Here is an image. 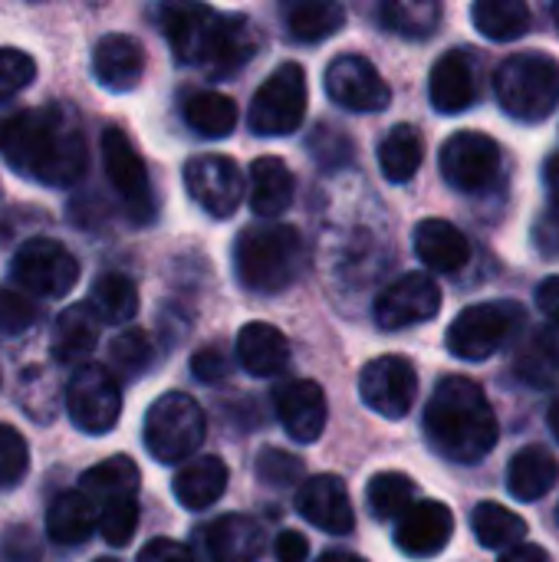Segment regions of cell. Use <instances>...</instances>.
<instances>
[{
    "label": "cell",
    "mask_w": 559,
    "mask_h": 562,
    "mask_svg": "<svg viewBox=\"0 0 559 562\" xmlns=\"http://www.w3.org/2000/svg\"><path fill=\"white\" fill-rule=\"evenodd\" d=\"M254 471H257V477H260L264 484L280 487V491H290V487H297V484L303 481V471H306V468H303V461H300L297 454H290V451H283V448H267V451L257 454Z\"/></svg>",
    "instance_id": "60d3db41"
},
{
    "label": "cell",
    "mask_w": 559,
    "mask_h": 562,
    "mask_svg": "<svg viewBox=\"0 0 559 562\" xmlns=\"http://www.w3.org/2000/svg\"><path fill=\"white\" fill-rule=\"evenodd\" d=\"M471 20L478 33H484L488 40L507 43V40H521L530 30L534 13L524 0H478L471 7Z\"/></svg>",
    "instance_id": "d6a6232c"
},
{
    "label": "cell",
    "mask_w": 559,
    "mask_h": 562,
    "mask_svg": "<svg viewBox=\"0 0 559 562\" xmlns=\"http://www.w3.org/2000/svg\"><path fill=\"white\" fill-rule=\"evenodd\" d=\"M96 562H119V560H112V557H102V560H96Z\"/></svg>",
    "instance_id": "91938a15"
},
{
    "label": "cell",
    "mask_w": 559,
    "mask_h": 562,
    "mask_svg": "<svg viewBox=\"0 0 559 562\" xmlns=\"http://www.w3.org/2000/svg\"><path fill=\"white\" fill-rule=\"evenodd\" d=\"M297 514L306 524H313V527H320V530H326L333 537H346L356 527L349 491L336 474L306 477L300 484V491H297Z\"/></svg>",
    "instance_id": "ac0fdd59"
},
{
    "label": "cell",
    "mask_w": 559,
    "mask_h": 562,
    "mask_svg": "<svg viewBox=\"0 0 559 562\" xmlns=\"http://www.w3.org/2000/svg\"><path fill=\"white\" fill-rule=\"evenodd\" d=\"M366 501H369V514L376 520H402L418 504V487L412 477H405L399 471H382L369 481Z\"/></svg>",
    "instance_id": "f35d334b"
},
{
    "label": "cell",
    "mask_w": 559,
    "mask_h": 562,
    "mask_svg": "<svg viewBox=\"0 0 559 562\" xmlns=\"http://www.w3.org/2000/svg\"><path fill=\"white\" fill-rule=\"evenodd\" d=\"M554 20H557V26H559V3L554 7Z\"/></svg>",
    "instance_id": "680465c9"
},
{
    "label": "cell",
    "mask_w": 559,
    "mask_h": 562,
    "mask_svg": "<svg viewBox=\"0 0 559 562\" xmlns=\"http://www.w3.org/2000/svg\"><path fill=\"white\" fill-rule=\"evenodd\" d=\"M0 155L16 175L49 188H69L89 168L82 125L66 105L0 112Z\"/></svg>",
    "instance_id": "6da1fadb"
},
{
    "label": "cell",
    "mask_w": 559,
    "mask_h": 562,
    "mask_svg": "<svg viewBox=\"0 0 559 562\" xmlns=\"http://www.w3.org/2000/svg\"><path fill=\"white\" fill-rule=\"evenodd\" d=\"M237 359L254 379H273L290 366V342L270 323H247L237 333Z\"/></svg>",
    "instance_id": "d4e9b609"
},
{
    "label": "cell",
    "mask_w": 559,
    "mask_h": 562,
    "mask_svg": "<svg viewBox=\"0 0 559 562\" xmlns=\"http://www.w3.org/2000/svg\"><path fill=\"white\" fill-rule=\"evenodd\" d=\"M306 102H310V89H306L303 66L300 63H283V66H277L270 72V79L250 99L247 128L254 135H267V138L290 135V132H297L303 125Z\"/></svg>",
    "instance_id": "ba28073f"
},
{
    "label": "cell",
    "mask_w": 559,
    "mask_h": 562,
    "mask_svg": "<svg viewBox=\"0 0 559 562\" xmlns=\"http://www.w3.org/2000/svg\"><path fill=\"white\" fill-rule=\"evenodd\" d=\"M102 165H105L109 184L122 198L128 217L135 224H152L155 211H158V201H155V188H152L148 168H145L142 155L135 151L132 138L122 128H115V125H109L102 132Z\"/></svg>",
    "instance_id": "30bf717a"
},
{
    "label": "cell",
    "mask_w": 559,
    "mask_h": 562,
    "mask_svg": "<svg viewBox=\"0 0 559 562\" xmlns=\"http://www.w3.org/2000/svg\"><path fill=\"white\" fill-rule=\"evenodd\" d=\"M102 319L89 303H72L63 310L53 323V359L63 366H86V359L96 352Z\"/></svg>",
    "instance_id": "cb8c5ba5"
},
{
    "label": "cell",
    "mask_w": 559,
    "mask_h": 562,
    "mask_svg": "<svg viewBox=\"0 0 559 562\" xmlns=\"http://www.w3.org/2000/svg\"><path fill=\"white\" fill-rule=\"evenodd\" d=\"M86 303L96 310V316L102 323L122 326V323H132L135 313H138V290L125 273H102L92 283V293H89Z\"/></svg>",
    "instance_id": "74e56055"
},
{
    "label": "cell",
    "mask_w": 559,
    "mask_h": 562,
    "mask_svg": "<svg viewBox=\"0 0 559 562\" xmlns=\"http://www.w3.org/2000/svg\"><path fill=\"white\" fill-rule=\"evenodd\" d=\"M501 161H504L501 145L484 132L465 128L441 145V175L451 188L465 194L488 191L501 175Z\"/></svg>",
    "instance_id": "7c38bea8"
},
{
    "label": "cell",
    "mask_w": 559,
    "mask_h": 562,
    "mask_svg": "<svg viewBox=\"0 0 559 562\" xmlns=\"http://www.w3.org/2000/svg\"><path fill=\"white\" fill-rule=\"evenodd\" d=\"M297 194V178L283 158L264 155L250 165V207L257 217H280Z\"/></svg>",
    "instance_id": "83f0119b"
},
{
    "label": "cell",
    "mask_w": 559,
    "mask_h": 562,
    "mask_svg": "<svg viewBox=\"0 0 559 562\" xmlns=\"http://www.w3.org/2000/svg\"><path fill=\"white\" fill-rule=\"evenodd\" d=\"M99 527V514L82 491H59L46 507V533L59 547H82Z\"/></svg>",
    "instance_id": "f1b7e54d"
},
{
    "label": "cell",
    "mask_w": 559,
    "mask_h": 562,
    "mask_svg": "<svg viewBox=\"0 0 559 562\" xmlns=\"http://www.w3.org/2000/svg\"><path fill=\"white\" fill-rule=\"evenodd\" d=\"M310 151L316 155V161H320V165L333 168V165L349 161V155H353V142H349V138H343L333 125H320V128L313 132V138H310Z\"/></svg>",
    "instance_id": "bcb514c9"
},
{
    "label": "cell",
    "mask_w": 559,
    "mask_h": 562,
    "mask_svg": "<svg viewBox=\"0 0 559 562\" xmlns=\"http://www.w3.org/2000/svg\"><path fill=\"white\" fill-rule=\"evenodd\" d=\"M422 158H425V145L415 125H395L379 145V168L395 184L412 181L422 168Z\"/></svg>",
    "instance_id": "e575fe53"
},
{
    "label": "cell",
    "mask_w": 559,
    "mask_h": 562,
    "mask_svg": "<svg viewBox=\"0 0 559 562\" xmlns=\"http://www.w3.org/2000/svg\"><path fill=\"white\" fill-rule=\"evenodd\" d=\"M3 560L7 562H40V540L26 527H10L3 533Z\"/></svg>",
    "instance_id": "7dc6e473"
},
{
    "label": "cell",
    "mask_w": 559,
    "mask_h": 562,
    "mask_svg": "<svg viewBox=\"0 0 559 562\" xmlns=\"http://www.w3.org/2000/svg\"><path fill=\"white\" fill-rule=\"evenodd\" d=\"M138 484H142V477H138L135 461L125 458V454H115V458H105V461H99L96 468H89V471L82 474L79 491L89 497V504H92L96 514H99V510L109 507V504L135 501Z\"/></svg>",
    "instance_id": "f546056e"
},
{
    "label": "cell",
    "mask_w": 559,
    "mask_h": 562,
    "mask_svg": "<svg viewBox=\"0 0 559 562\" xmlns=\"http://www.w3.org/2000/svg\"><path fill=\"white\" fill-rule=\"evenodd\" d=\"M66 412L79 431L109 435L122 415V389L112 369L96 366V362L72 369L66 382Z\"/></svg>",
    "instance_id": "9c48e42d"
},
{
    "label": "cell",
    "mask_w": 559,
    "mask_h": 562,
    "mask_svg": "<svg viewBox=\"0 0 559 562\" xmlns=\"http://www.w3.org/2000/svg\"><path fill=\"white\" fill-rule=\"evenodd\" d=\"M497 562H550V553L537 543H521V547L507 550Z\"/></svg>",
    "instance_id": "db71d44e"
},
{
    "label": "cell",
    "mask_w": 559,
    "mask_h": 562,
    "mask_svg": "<svg viewBox=\"0 0 559 562\" xmlns=\"http://www.w3.org/2000/svg\"><path fill=\"white\" fill-rule=\"evenodd\" d=\"M161 30L181 63L201 66L214 79H227L244 69L260 36L241 13H221L204 3H168L161 7Z\"/></svg>",
    "instance_id": "7a4b0ae2"
},
{
    "label": "cell",
    "mask_w": 559,
    "mask_h": 562,
    "mask_svg": "<svg viewBox=\"0 0 559 562\" xmlns=\"http://www.w3.org/2000/svg\"><path fill=\"white\" fill-rule=\"evenodd\" d=\"M557 517H559V510H557Z\"/></svg>",
    "instance_id": "94428289"
},
{
    "label": "cell",
    "mask_w": 559,
    "mask_h": 562,
    "mask_svg": "<svg viewBox=\"0 0 559 562\" xmlns=\"http://www.w3.org/2000/svg\"><path fill=\"white\" fill-rule=\"evenodd\" d=\"M379 20L389 33L405 40H428L441 23V3L435 0H385L379 7Z\"/></svg>",
    "instance_id": "8d00e7d4"
},
{
    "label": "cell",
    "mask_w": 559,
    "mask_h": 562,
    "mask_svg": "<svg viewBox=\"0 0 559 562\" xmlns=\"http://www.w3.org/2000/svg\"><path fill=\"white\" fill-rule=\"evenodd\" d=\"M316 562H366L362 557H356V553H346V550H326L323 557Z\"/></svg>",
    "instance_id": "9f6ffc18"
},
{
    "label": "cell",
    "mask_w": 559,
    "mask_h": 562,
    "mask_svg": "<svg viewBox=\"0 0 559 562\" xmlns=\"http://www.w3.org/2000/svg\"><path fill=\"white\" fill-rule=\"evenodd\" d=\"M211 562H257L267 550L264 527L244 514H224L211 520L201 533Z\"/></svg>",
    "instance_id": "44dd1931"
},
{
    "label": "cell",
    "mask_w": 559,
    "mask_h": 562,
    "mask_svg": "<svg viewBox=\"0 0 559 562\" xmlns=\"http://www.w3.org/2000/svg\"><path fill=\"white\" fill-rule=\"evenodd\" d=\"M425 438L445 461H484L501 438V425L484 389L465 375L441 379L425 405Z\"/></svg>",
    "instance_id": "3957f363"
},
{
    "label": "cell",
    "mask_w": 559,
    "mask_h": 562,
    "mask_svg": "<svg viewBox=\"0 0 559 562\" xmlns=\"http://www.w3.org/2000/svg\"><path fill=\"white\" fill-rule=\"evenodd\" d=\"M191 372H194V379H198V382H208V385H214V382L227 379V372H231V362H227V356H224L221 349L208 346V349L194 352V359H191Z\"/></svg>",
    "instance_id": "c3c4849f"
},
{
    "label": "cell",
    "mask_w": 559,
    "mask_h": 562,
    "mask_svg": "<svg viewBox=\"0 0 559 562\" xmlns=\"http://www.w3.org/2000/svg\"><path fill=\"white\" fill-rule=\"evenodd\" d=\"M26 468H30V451L23 435L0 422V491L16 487L26 477Z\"/></svg>",
    "instance_id": "b9f144b4"
},
{
    "label": "cell",
    "mask_w": 559,
    "mask_h": 562,
    "mask_svg": "<svg viewBox=\"0 0 559 562\" xmlns=\"http://www.w3.org/2000/svg\"><path fill=\"white\" fill-rule=\"evenodd\" d=\"M534 244L544 250V254H559V207L557 204H550L544 214H540V221H537V227H534Z\"/></svg>",
    "instance_id": "f907efd6"
},
{
    "label": "cell",
    "mask_w": 559,
    "mask_h": 562,
    "mask_svg": "<svg viewBox=\"0 0 559 562\" xmlns=\"http://www.w3.org/2000/svg\"><path fill=\"white\" fill-rule=\"evenodd\" d=\"M428 99L441 115H458L478 99V66L468 49H448L428 76Z\"/></svg>",
    "instance_id": "ffe728a7"
},
{
    "label": "cell",
    "mask_w": 559,
    "mask_h": 562,
    "mask_svg": "<svg viewBox=\"0 0 559 562\" xmlns=\"http://www.w3.org/2000/svg\"><path fill=\"white\" fill-rule=\"evenodd\" d=\"M273 408L297 445H313L326 431V392L310 379H290L273 389Z\"/></svg>",
    "instance_id": "e0dca14e"
},
{
    "label": "cell",
    "mask_w": 559,
    "mask_h": 562,
    "mask_svg": "<svg viewBox=\"0 0 559 562\" xmlns=\"http://www.w3.org/2000/svg\"><path fill=\"white\" fill-rule=\"evenodd\" d=\"M283 23L293 40L300 43H320L343 30L346 7L336 0H297L283 7Z\"/></svg>",
    "instance_id": "4dcf8cb0"
},
{
    "label": "cell",
    "mask_w": 559,
    "mask_h": 562,
    "mask_svg": "<svg viewBox=\"0 0 559 562\" xmlns=\"http://www.w3.org/2000/svg\"><path fill=\"white\" fill-rule=\"evenodd\" d=\"M326 95L349 112H382L392 102V89L382 72L356 53L336 56L326 66Z\"/></svg>",
    "instance_id": "2e32d148"
},
{
    "label": "cell",
    "mask_w": 559,
    "mask_h": 562,
    "mask_svg": "<svg viewBox=\"0 0 559 562\" xmlns=\"http://www.w3.org/2000/svg\"><path fill=\"white\" fill-rule=\"evenodd\" d=\"M524 326V306L514 300H491L461 310L448 329V352L461 362H484L501 352Z\"/></svg>",
    "instance_id": "52a82bcc"
},
{
    "label": "cell",
    "mask_w": 559,
    "mask_h": 562,
    "mask_svg": "<svg viewBox=\"0 0 559 562\" xmlns=\"http://www.w3.org/2000/svg\"><path fill=\"white\" fill-rule=\"evenodd\" d=\"M306 260L303 234L287 224H250L234 244V273L250 293H283L303 277Z\"/></svg>",
    "instance_id": "277c9868"
},
{
    "label": "cell",
    "mask_w": 559,
    "mask_h": 562,
    "mask_svg": "<svg viewBox=\"0 0 559 562\" xmlns=\"http://www.w3.org/2000/svg\"><path fill=\"white\" fill-rule=\"evenodd\" d=\"M455 537V514L441 501H418L395 527V547L412 560L438 557Z\"/></svg>",
    "instance_id": "d6986e66"
},
{
    "label": "cell",
    "mask_w": 559,
    "mask_h": 562,
    "mask_svg": "<svg viewBox=\"0 0 559 562\" xmlns=\"http://www.w3.org/2000/svg\"><path fill=\"white\" fill-rule=\"evenodd\" d=\"M92 72L109 92H128L145 72V49L128 33H105L92 49Z\"/></svg>",
    "instance_id": "7402d4cb"
},
{
    "label": "cell",
    "mask_w": 559,
    "mask_h": 562,
    "mask_svg": "<svg viewBox=\"0 0 559 562\" xmlns=\"http://www.w3.org/2000/svg\"><path fill=\"white\" fill-rule=\"evenodd\" d=\"M547 422H550V431H554V438L559 441V395L550 402V412H547Z\"/></svg>",
    "instance_id": "6f0895ef"
},
{
    "label": "cell",
    "mask_w": 559,
    "mask_h": 562,
    "mask_svg": "<svg viewBox=\"0 0 559 562\" xmlns=\"http://www.w3.org/2000/svg\"><path fill=\"white\" fill-rule=\"evenodd\" d=\"M359 395L376 415L399 422L412 412L418 395V372L405 356H379L359 375Z\"/></svg>",
    "instance_id": "4fadbf2b"
},
{
    "label": "cell",
    "mask_w": 559,
    "mask_h": 562,
    "mask_svg": "<svg viewBox=\"0 0 559 562\" xmlns=\"http://www.w3.org/2000/svg\"><path fill=\"white\" fill-rule=\"evenodd\" d=\"M181 115H185L188 128H194L204 138H227L237 128L234 99H227L221 92H211V89L191 92L185 99V105H181Z\"/></svg>",
    "instance_id": "836d02e7"
},
{
    "label": "cell",
    "mask_w": 559,
    "mask_h": 562,
    "mask_svg": "<svg viewBox=\"0 0 559 562\" xmlns=\"http://www.w3.org/2000/svg\"><path fill=\"white\" fill-rule=\"evenodd\" d=\"M501 109L517 122H544L559 105V63L550 53H514L494 79Z\"/></svg>",
    "instance_id": "5b68a950"
},
{
    "label": "cell",
    "mask_w": 559,
    "mask_h": 562,
    "mask_svg": "<svg viewBox=\"0 0 559 562\" xmlns=\"http://www.w3.org/2000/svg\"><path fill=\"white\" fill-rule=\"evenodd\" d=\"M171 491L185 510H208L227 491V464L214 454L191 458L171 481Z\"/></svg>",
    "instance_id": "484cf974"
},
{
    "label": "cell",
    "mask_w": 559,
    "mask_h": 562,
    "mask_svg": "<svg viewBox=\"0 0 559 562\" xmlns=\"http://www.w3.org/2000/svg\"><path fill=\"white\" fill-rule=\"evenodd\" d=\"M471 527H474V537L481 547L488 550H514L524 543L527 537V524L524 517H517L514 510H507L504 504H494V501H484L474 507L471 514Z\"/></svg>",
    "instance_id": "d590c367"
},
{
    "label": "cell",
    "mask_w": 559,
    "mask_h": 562,
    "mask_svg": "<svg viewBox=\"0 0 559 562\" xmlns=\"http://www.w3.org/2000/svg\"><path fill=\"white\" fill-rule=\"evenodd\" d=\"M415 254L428 270L458 273L471 260V244L461 227L441 217H428L415 227Z\"/></svg>",
    "instance_id": "603a6c76"
},
{
    "label": "cell",
    "mask_w": 559,
    "mask_h": 562,
    "mask_svg": "<svg viewBox=\"0 0 559 562\" xmlns=\"http://www.w3.org/2000/svg\"><path fill=\"white\" fill-rule=\"evenodd\" d=\"M537 306H540V313L559 326V277H547L540 286H537Z\"/></svg>",
    "instance_id": "f5cc1de1"
},
{
    "label": "cell",
    "mask_w": 559,
    "mask_h": 562,
    "mask_svg": "<svg viewBox=\"0 0 559 562\" xmlns=\"http://www.w3.org/2000/svg\"><path fill=\"white\" fill-rule=\"evenodd\" d=\"M441 310V290L428 273H405L395 283H389L376 306V326L385 333H399V329H412L422 323H432Z\"/></svg>",
    "instance_id": "5bb4252c"
},
{
    "label": "cell",
    "mask_w": 559,
    "mask_h": 562,
    "mask_svg": "<svg viewBox=\"0 0 559 562\" xmlns=\"http://www.w3.org/2000/svg\"><path fill=\"white\" fill-rule=\"evenodd\" d=\"M33 79H36L33 56L23 49H13V46H0V99L23 92Z\"/></svg>",
    "instance_id": "f6af8a7d"
},
{
    "label": "cell",
    "mask_w": 559,
    "mask_h": 562,
    "mask_svg": "<svg viewBox=\"0 0 559 562\" xmlns=\"http://www.w3.org/2000/svg\"><path fill=\"white\" fill-rule=\"evenodd\" d=\"M514 372L537 389H550L559 379V326L537 329L514 356Z\"/></svg>",
    "instance_id": "1f68e13d"
},
{
    "label": "cell",
    "mask_w": 559,
    "mask_h": 562,
    "mask_svg": "<svg viewBox=\"0 0 559 562\" xmlns=\"http://www.w3.org/2000/svg\"><path fill=\"white\" fill-rule=\"evenodd\" d=\"M138 527V504L135 501H119L99 510V533L109 547H125L135 537Z\"/></svg>",
    "instance_id": "7bdbcfd3"
},
{
    "label": "cell",
    "mask_w": 559,
    "mask_h": 562,
    "mask_svg": "<svg viewBox=\"0 0 559 562\" xmlns=\"http://www.w3.org/2000/svg\"><path fill=\"white\" fill-rule=\"evenodd\" d=\"M138 562H194V557H191V550L185 543H175V540L158 537V540H152V543L142 547Z\"/></svg>",
    "instance_id": "681fc988"
},
{
    "label": "cell",
    "mask_w": 559,
    "mask_h": 562,
    "mask_svg": "<svg viewBox=\"0 0 559 562\" xmlns=\"http://www.w3.org/2000/svg\"><path fill=\"white\" fill-rule=\"evenodd\" d=\"M36 316H40V310L26 290H10V286L0 290V333H7V336L26 333L36 323Z\"/></svg>",
    "instance_id": "ee69618b"
},
{
    "label": "cell",
    "mask_w": 559,
    "mask_h": 562,
    "mask_svg": "<svg viewBox=\"0 0 559 562\" xmlns=\"http://www.w3.org/2000/svg\"><path fill=\"white\" fill-rule=\"evenodd\" d=\"M155 359V342L145 329H125L109 342V366L112 375L119 372L122 379H138L148 372Z\"/></svg>",
    "instance_id": "ab89813d"
},
{
    "label": "cell",
    "mask_w": 559,
    "mask_h": 562,
    "mask_svg": "<svg viewBox=\"0 0 559 562\" xmlns=\"http://www.w3.org/2000/svg\"><path fill=\"white\" fill-rule=\"evenodd\" d=\"M559 481V464L557 458L540 448V445H530V448H521L511 464H507V491L514 501H524V504H537L544 501Z\"/></svg>",
    "instance_id": "4316f807"
},
{
    "label": "cell",
    "mask_w": 559,
    "mask_h": 562,
    "mask_svg": "<svg viewBox=\"0 0 559 562\" xmlns=\"http://www.w3.org/2000/svg\"><path fill=\"white\" fill-rule=\"evenodd\" d=\"M145 448L158 464L188 461L208 435V418L201 405L185 392H165L145 412Z\"/></svg>",
    "instance_id": "8992f818"
},
{
    "label": "cell",
    "mask_w": 559,
    "mask_h": 562,
    "mask_svg": "<svg viewBox=\"0 0 559 562\" xmlns=\"http://www.w3.org/2000/svg\"><path fill=\"white\" fill-rule=\"evenodd\" d=\"M185 188L191 201L211 217H231L244 201L241 168L227 155H194L185 165Z\"/></svg>",
    "instance_id": "9a60e30c"
},
{
    "label": "cell",
    "mask_w": 559,
    "mask_h": 562,
    "mask_svg": "<svg viewBox=\"0 0 559 562\" xmlns=\"http://www.w3.org/2000/svg\"><path fill=\"white\" fill-rule=\"evenodd\" d=\"M13 277L30 296L59 300L79 280L76 257L53 237H30L13 254Z\"/></svg>",
    "instance_id": "8fae6325"
},
{
    "label": "cell",
    "mask_w": 559,
    "mask_h": 562,
    "mask_svg": "<svg viewBox=\"0 0 559 562\" xmlns=\"http://www.w3.org/2000/svg\"><path fill=\"white\" fill-rule=\"evenodd\" d=\"M273 553H277V562H306V553H310V543L303 533L297 530H283L273 543Z\"/></svg>",
    "instance_id": "816d5d0a"
},
{
    "label": "cell",
    "mask_w": 559,
    "mask_h": 562,
    "mask_svg": "<svg viewBox=\"0 0 559 562\" xmlns=\"http://www.w3.org/2000/svg\"><path fill=\"white\" fill-rule=\"evenodd\" d=\"M544 181H547V191H550V204L559 207V151L547 158L544 165Z\"/></svg>",
    "instance_id": "11a10c76"
}]
</instances>
